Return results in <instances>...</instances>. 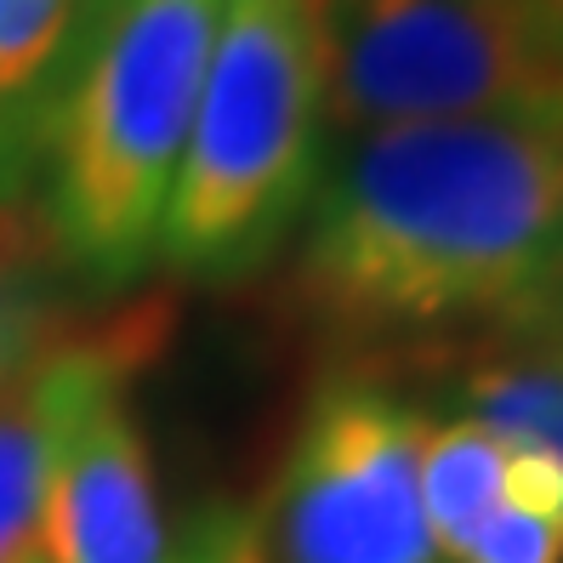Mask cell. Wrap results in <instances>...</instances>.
Instances as JSON below:
<instances>
[{
    "label": "cell",
    "mask_w": 563,
    "mask_h": 563,
    "mask_svg": "<svg viewBox=\"0 0 563 563\" xmlns=\"http://www.w3.org/2000/svg\"><path fill=\"white\" fill-rule=\"evenodd\" d=\"M290 296L371 364L563 353V131L387 125L324 154Z\"/></svg>",
    "instance_id": "obj_1"
},
{
    "label": "cell",
    "mask_w": 563,
    "mask_h": 563,
    "mask_svg": "<svg viewBox=\"0 0 563 563\" xmlns=\"http://www.w3.org/2000/svg\"><path fill=\"white\" fill-rule=\"evenodd\" d=\"M222 7L80 0L29 148V211L75 285L109 296L159 262Z\"/></svg>",
    "instance_id": "obj_2"
},
{
    "label": "cell",
    "mask_w": 563,
    "mask_h": 563,
    "mask_svg": "<svg viewBox=\"0 0 563 563\" xmlns=\"http://www.w3.org/2000/svg\"><path fill=\"white\" fill-rule=\"evenodd\" d=\"M330 154L319 23L302 0H228L159 222L177 279L234 285L302 228Z\"/></svg>",
    "instance_id": "obj_3"
},
{
    "label": "cell",
    "mask_w": 563,
    "mask_h": 563,
    "mask_svg": "<svg viewBox=\"0 0 563 563\" xmlns=\"http://www.w3.org/2000/svg\"><path fill=\"white\" fill-rule=\"evenodd\" d=\"M330 137L512 120L563 131V0H319Z\"/></svg>",
    "instance_id": "obj_4"
},
{
    "label": "cell",
    "mask_w": 563,
    "mask_h": 563,
    "mask_svg": "<svg viewBox=\"0 0 563 563\" xmlns=\"http://www.w3.org/2000/svg\"><path fill=\"white\" fill-rule=\"evenodd\" d=\"M427 416L376 371L313 387L302 427L256 512L274 563H439L421 512Z\"/></svg>",
    "instance_id": "obj_5"
},
{
    "label": "cell",
    "mask_w": 563,
    "mask_h": 563,
    "mask_svg": "<svg viewBox=\"0 0 563 563\" xmlns=\"http://www.w3.org/2000/svg\"><path fill=\"white\" fill-rule=\"evenodd\" d=\"M165 336H172V302L143 296L97 324H75L0 387V563L35 558L46 495L75 427L97 399L131 393Z\"/></svg>",
    "instance_id": "obj_6"
},
{
    "label": "cell",
    "mask_w": 563,
    "mask_h": 563,
    "mask_svg": "<svg viewBox=\"0 0 563 563\" xmlns=\"http://www.w3.org/2000/svg\"><path fill=\"white\" fill-rule=\"evenodd\" d=\"M177 536L165 523L148 439L109 393L86 410L41 518V563H172Z\"/></svg>",
    "instance_id": "obj_7"
},
{
    "label": "cell",
    "mask_w": 563,
    "mask_h": 563,
    "mask_svg": "<svg viewBox=\"0 0 563 563\" xmlns=\"http://www.w3.org/2000/svg\"><path fill=\"white\" fill-rule=\"evenodd\" d=\"M80 0H0V206L29 211V148H35L41 97Z\"/></svg>",
    "instance_id": "obj_8"
},
{
    "label": "cell",
    "mask_w": 563,
    "mask_h": 563,
    "mask_svg": "<svg viewBox=\"0 0 563 563\" xmlns=\"http://www.w3.org/2000/svg\"><path fill=\"white\" fill-rule=\"evenodd\" d=\"M507 461L512 439L489 433L473 416L427 421L421 433V512L439 552H461L473 529L507 507Z\"/></svg>",
    "instance_id": "obj_9"
},
{
    "label": "cell",
    "mask_w": 563,
    "mask_h": 563,
    "mask_svg": "<svg viewBox=\"0 0 563 563\" xmlns=\"http://www.w3.org/2000/svg\"><path fill=\"white\" fill-rule=\"evenodd\" d=\"M455 416L484 421L512 444L547 450L563 467V353H478L450 364Z\"/></svg>",
    "instance_id": "obj_10"
},
{
    "label": "cell",
    "mask_w": 563,
    "mask_h": 563,
    "mask_svg": "<svg viewBox=\"0 0 563 563\" xmlns=\"http://www.w3.org/2000/svg\"><path fill=\"white\" fill-rule=\"evenodd\" d=\"M63 274L35 211L0 206V387L29 371L57 336H69Z\"/></svg>",
    "instance_id": "obj_11"
},
{
    "label": "cell",
    "mask_w": 563,
    "mask_h": 563,
    "mask_svg": "<svg viewBox=\"0 0 563 563\" xmlns=\"http://www.w3.org/2000/svg\"><path fill=\"white\" fill-rule=\"evenodd\" d=\"M455 558L461 563H563V512L501 507L473 529V541Z\"/></svg>",
    "instance_id": "obj_12"
},
{
    "label": "cell",
    "mask_w": 563,
    "mask_h": 563,
    "mask_svg": "<svg viewBox=\"0 0 563 563\" xmlns=\"http://www.w3.org/2000/svg\"><path fill=\"white\" fill-rule=\"evenodd\" d=\"M172 563H274L268 541H262V523L245 507H206L194 512V523L177 536V558Z\"/></svg>",
    "instance_id": "obj_13"
},
{
    "label": "cell",
    "mask_w": 563,
    "mask_h": 563,
    "mask_svg": "<svg viewBox=\"0 0 563 563\" xmlns=\"http://www.w3.org/2000/svg\"><path fill=\"white\" fill-rule=\"evenodd\" d=\"M302 7H308V12H319V0H302Z\"/></svg>",
    "instance_id": "obj_14"
},
{
    "label": "cell",
    "mask_w": 563,
    "mask_h": 563,
    "mask_svg": "<svg viewBox=\"0 0 563 563\" xmlns=\"http://www.w3.org/2000/svg\"><path fill=\"white\" fill-rule=\"evenodd\" d=\"M29 563H41V558H29Z\"/></svg>",
    "instance_id": "obj_15"
}]
</instances>
